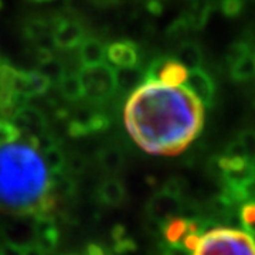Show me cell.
<instances>
[{
	"instance_id": "cell-1",
	"label": "cell",
	"mask_w": 255,
	"mask_h": 255,
	"mask_svg": "<svg viewBox=\"0 0 255 255\" xmlns=\"http://www.w3.org/2000/svg\"><path fill=\"white\" fill-rule=\"evenodd\" d=\"M128 133L150 155L176 156L200 136L204 105L186 87L145 81L124 110Z\"/></svg>"
},
{
	"instance_id": "cell-2",
	"label": "cell",
	"mask_w": 255,
	"mask_h": 255,
	"mask_svg": "<svg viewBox=\"0 0 255 255\" xmlns=\"http://www.w3.org/2000/svg\"><path fill=\"white\" fill-rule=\"evenodd\" d=\"M53 174L34 143L20 136L0 149V209L17 214L47 216Z\"/></svg>"
},
{
	"instance_id": "cell-3",
	"label": "cell",
	"mask_w": 255,
	"mask_h": 255,
	"mask_svg": "<svg viewBox=\"0 0 255 255\" xmlns=\"http://www.w3.org/2000/svg\"><path fill=\"white\" fill-rule=\"evenodd\" d=\"M193 255H255V240L236 228H214L206 231Z\"/></svg>"
},
{
	"instance_id": "cell-4",
	"label": "cell",
	"mask_w": 255,
	"mask_h": 255,
	"mask_svg": "<svg viewBox=\"0 0 255 255\" xmlns=\"http://www.w3.org/2000/svg\"><path fill=\"white\" fill-rule=\"evenodd\" d=\"M78 74L81 77L85 97L95 102L108 100L118 91L117 71L110 64L82 67Z\"/></svg>"
},
{
	"instance_id": "cell-5",
	"label": "cell",
	"mask_w": 255,
	"mask_h": 255,
	"mask_svg": "<svg viewBox=\"0 0 255 255\" xmlns=\"http://www.w3.org/2000/svg\"><path fill=\"white\" fill-rule=\"evenodd\" d=\"M189 77V70L173 58H156L145 71V81L159 82L167 87H183Z\"/></svg>"
},
{
	"instance_id": "cell-6",
	"label": "cell",
	"mask_w": 255,
	"mask_h": 255,
	"mask_svg": "<svg viewBox=\"0 0 255 255\" xmlns=\"http://www.w3.org/2000/svg\"><path fill=\"white\" fill-rule=\"evenodd\" d=\"M85 38V28L74 17H57L53 23L51 41L60 50H73L80 47Z\"/></svg>"
},
{
	"instance_id": "cell-7",
	"label": "cell",
	"mask_w": 255,
	"mask_h": 255,
	"mask_svg": "<svg viewBox=\"0 0 255 255\" xmlns=\"http://www.w3.org/2000/svg\"><path fill=\"white\" fill-rule=\"evenodd\" d=\"M11 124L17 128L20 135H26L30 140H36L38 137L47 135V121L43 112L34 107L24 105L18 111L11 121Z\"/></svg>"
},
{
	"instance_id": "cell-8",
	"label": "cell",
	"mask_w": 255,
	"mask_h": 255,
	"mask_svg": "<svg viewBox=\"0 0 255 255\" xmlns=\"http://www.w3.org/2000/svg\"><path fill=\"white\" fill-rule=\"evenodd\" d=\"M183 201L179 197H174L166 191L155 193L147 203V216L152 221L157 224H164L173 217H177V214L183 211Z\"/></svg>"
},
{
	"instance_id": "cell-9",
	"label": "cell",
	"mask_w": 255,
	"mask_h": 255,
	"mask_svg": "<svg viewBox=\"0 0 255 255\" xmlns=\"http://www.w3.org/2000/svg\"><path fill=\"white\" fill-rule=\"evenodd\" d=\"M186 87L190 92L194 94V97L200 101L204 107H211L214 102L216 97V85L213 78L210 77L207 71H204L203 68H196L189 71L187 81L183 85Z\"/></svg>"
},
{
	"instance_id": "cell-10",
	"label": "cell",
	"mask_w": 255,
	"mask_h": 255,
	"mask_svg": "<svg viewBox=\"0 0 255 255\" xmlns=\"http://www.w3.org/2000/svg\"><path fill=\"white\" fill-rule=\"evenodd\" d=\"M107 58L111 64L122 68H133L139 63V48L130 40L115 41L107 47Z\"/></svg>"
},
{
	"instance_id": "cell-11",
	"label": "cell",
	"mask_w": 255,
	"mask_h": 255,
	"mask_svg": "<svg viewBox=\"0 0 255 255\" xmlns=\"http://www.w3.org/2000/svg\"><path fill=\"white\" fill-rule=\"evenodd\" d=\"M108 125V119L100 112L90 110L78 111L70 125V132L73 135H84L94 130H101Z\"/></svg>"
},
{
	"instance_id": "cell-12",
	"label": "cell",
	"mask_w": 255,
	"mask_h": 255,
	"mask_svg": "<svg viewBox=\"0 0 255 255\" xmlns=\"http://www.w3.org/2000/svg\"><path fill=\"white\" fill-rule=\"evenodd\" d=\"M78 55L84 67L100 65L107 60V46L97 37H85L80 44Z\"/></svg>"
},
{
	"instance_id": "cell-13",
	"label": "cell",
	"mask_w": 255,
	"mask_h": 255,
	"mask_svg": "<svg viewBox=\"0 0 255 255\" xmlns=\"http://www.w3.org/2000/svg\"><path fill=\"white\" fill-rule=\"evenodd\" d=\"M125 186L118 179H107L97 189V197L107 206H119L125 200Z\"/></svg>"
},
{
	"instance_id": "cell-14",
	"label": "cell",
	"mask_w": 255,
	"mask_h": 255,
	"mask_svg": "<svg viewBox=\"0 0 255 255\" xmlns=\"http://www.w3.org/2000/svg\"><path fill=\"white\" fill-rule=\"evenodd\" d=\"M220 179H221V184L223 186L250 190L255 184V164L248 163L243 170L223 173Z\"/></svg>"
},
{
	"instance_id": "cell-15",
	"label": "cell",
	"mask_w": 255,
	"mask_h": 255,
	"mask_svg": "<svg viewBox=\"0 0 255 255\" xmlns=\"http://www.w3.org/2000/svg\"><path fill=\"white\" fill-rule=\"evenodd\" d=\"M145 82V71L137 65L133 68H122L117 71V84L118 90L124 92L136 91L137 88Z\"/></svg>"
},
{
	"instance_id": "cell-16",
	"label": "cell",
	"mask_w": 255,
	"mask_h": 255,
	"mask_svg": "<svg viewBox=\"0 0 255 255\" xmlns=\"http://www.w3.org/2000/svg\"><path fill=\"white\" fill-rule=\"evenodd\" d=\"M176 60L182 65H184L189 71L200 68L201 63H203V50L197 43L186 41L179 47Z\"/></svg>"
},
{
	"instance_id": "cell-17",
	"label": "cell",
	"mask_w": 255,
	"mask_h": 255,
	"mask_svg": "<svg viewBox=\"0 0 255 255\" xmlns=\"http://www.w3.org/2000/svg\"><path fill=\"white\" fill-rule=\"evenodd\" d=\"M189 220L183 217H173L162 224V233L167 246H180V241L187 234Z\"/></svg>"
},
{
	"instance_id": "cell-18",
	"label": "cell",
	"mask_w": 255,
	"mask_h": 255,
	"mask_svg": "<svg viewBox=\"0 0 255 255\" xmlns=\"http://www.w3.org/2000/svg\"><path fill=\"white\" fill-rule=\"evenodd\" d=\"M58 85H60V92L65 100L75 102L85 97L80 74H65L63 80L58 82Z\"/></svg>"
},
{
	"instance_id": "cell-19",
	"label": "cell",
	"mask_w": 255,
	"mask_h": 255,
	"mask_svg": "<svg viewBox=\"0 0 255 255\" xmlns=\"http://www.w3.org/2000/svg\"><path fill=\"white\" fill-rule=\"evenodd\" d=\"M53 23L54 18L48 20L44 17H34L30 18L27 21V24L24 26V33L26 36L33 40V41H38L43 40L47 36L51 37V31H53Z\"/></svg>"
},
{
	"instance_id": "cell-20",
	"label": "cell",
	"mask_w": 255,
	"mask_h": 255,
	"mask_svg": "<svg viewBox=\"0 0 255 255\" xmlns=\"http://www.w3.org/2000/svg\"><path fill=\"white\" fill-rule=\"evenodd\" d=\"M40 153L44 159L47 169L50 170V173L54 176H60V173L63 172L64 166H65V159H64L63 152L58 149L57 143L47 146L43 150H40Z\"/></svg>"
},
{
	"instance_id": "cell-21",
	"label": "cell",
	"mask_w": 255,
	"mask_h": 255,
	"mask_svg": "<svg viewBox=\"0 0 255 255\" xmlns=\"http://www.w3.org/2000/svg\"><path fill=\"white\" fill-rule=\"evenodd\" d=\"M100 163L105 170L115 173L124 166V155L117 147H105L100 152Z\"/></svg>"
},
{
	"instance_id": "cell-22",
	"label": "cell",
	"mask_w": 255,
	"mask_h": 255,
	"mask_svg": "<svg viewBox=\"0 0 255 255\" xmlns=\"http://www.w3.org/2000/svg\"><path fill=\"white\" fill-rule=\"evenodd\" d=\"M255 75V60L254 54L247 57L244 60L231 65V77L238 82L247 81Z\"/></svg>"
},
{
	"instance_id": "cell-23",
	"label": "cell",
	"mask_w": 255,
	"mask_h": 255,
	"mask_svg": "<svg viewBox=\"0 0 255 255\" xmlns=\"http://www.w3.org/2000/svg\"><path fill=\"white\" fill-rule=\"evenodd\" d=\"M37 71L43 74L51 84L53 82L58 84L64 78V75H65V68H64L63 63L58 61V60H55L54 57H51L50 60H47L46 63L40 64V67H38Z\"/></svg>"
},
{
	"instance_id": "cell-24",
	"label": "cell",
	"mask_w": 255,
	"mask_h": 255,
	"mask_svg": "<svg viewBox=\"0 0 255 255\" xmlns=\"http://www.w3.org/2000/svg\"><path fill=\"white\" fill-rule=\"evenodd\" d=\"M240 221L244 231L255 237V201H246L240 209Z\"/></svg>"
},
{
	"instance_id": "cell-25",
	"label": "cell",
	"mask_w": 255,
	"mask_h": 255,
	"mask_svg": "<svg viewBox=\"0 0 255 255\" xmlns=\"http://www.w3.org/2000/svg\"><path fill=\"white\" fill-rule=\"evenodd\" d=\"M248 163H251V162H248L247 157H241V156L221 155L217 157V166L221 170V173L243 170Z\"/></svg>"
},
{
	"instance_id": "cell-26",
	"label": "cell",
	"mask_w": 255,
	"mask_h": 255,
	"mask_svg": "<svg viewBox=\"0 0 255 255\" xmlns=\"http://www.w3.org/2000/svg\"><path fill=\"white\" fill-rule=\"evenodd\" d=\"M20 136H21L20 132L17 130V128L11 124V121L0 119V149L16 142L17 139H20Z\"/></svg>"
},
{
	"instance_id": "cell-27",
	"label": "cell",
	"mask_w": 255,
	"mask_h": 255,
	"mask_svg": "<svg viewBox=\"0 0 255 255\" xmlns=\"http://www.w3.org/2000/svg\"><path fill=\"white\" fill-rule=\"evenodd\" d=\"M238 142L241 143L248 162L255 164V130L247 129L238 135Z\"/></svg>"
},
{
	"instance_id": "cell-28",
	"label": "cell",
	"mask_w": 255,
	"mask_h": 255,
	"mask_svg": "<svg viewBox=\"0 0 255 255\" xmlns=\"http://www.w3.org/2000/svg\"><path fill=\"white\" fill-rule=\"evenodd\" d=\"M251 54H253V53H251L250 46H248L247 43L240 41V43H236V44H233V46L228 48L227 61L230 63V65H234L236 63L244 60L247 57H250Z\"/></svg>"
},
{
	"instance_id": "cell-29",
	"label": "cell",
	"mask_w": 255,
	"mask_h": 255,
	"mask_svg": "<svg viewBox=\"0 0 255 255\" xmlns=\"http://www.w3.org/2000/svg\"><path fill=\"white\" fill-rule=\"evenodd\" d=\"M186 184H187V182L184 179H182V177H173V179H170L169 182L164 184L163 191L172 194L174 197L182 199V193L186 189Z\"/></svg>"
},
{
	"instance_id": "cell-30",
	"label": "cell",
	"mask_w": 255,
	"mask_h": 255,
	"mask_svg": "<svg viewBox=\"0 0 255 255\" xmlns=\"http://www.w3.org/2000/svg\"><path fill=\"white\" fill-rule=\"evenodd\" d=\"M243 0H221L223 13L228 17H236L243 10Z\"/></svg>"
},
{
	"instance_id": "cell-31",
	"label": "cell",
	"mask_w": 255,
	"mask_h": 255,
	"mask_svg": "<svg viewBox=\"0 0 255 255\" xmlns=\"http://www.w3.org/2000/svg\"><path fill=\"white\" fill-rule=\"evenodd\" d=\"M200 234H186L182 240V247L183 250H186L187 253H194L197 250V247L200 244Z\"/></svg>"
},
{
	"instance_id": "cell-32",
	"label": "cell",
	"mask_w": 255,
	"mask_h": 255,
	"mask_svg": "<svg viewBox=\"0 0 255 255\" xmlns=\"http://www.w3.org/2000/svg\"><path fill=\"white\" fill-rule=\"evenodd\" d=\"M18 255H47V253L41 248L38 247L37 244H31V246L23 247L21 250L17 251Z\"/></svg>"
},
{
	"instance_id": "cell-33",
	"label": "cell",
	"mask_w": 255,
	"mask_h": 255,
	"mask_svg": "<svg viewBox=\"0 0 255 255\" xmlns=\"http://www.w3.org/2000/svg\"><path fill=\"white\" fill-rule=\"evenodd\" d=\"M146 7H147V10L152 14H155V16L162 14V11H163V6H162V3L159 0H149L147 4H146Z\"/></svg>"
},
{
	"instance_id": "cell-34",
	"label": "cell",
	"mask_w": 255,
	"mask_h": 255,
	"mask_svg": "<svg viewBox=\"0 0 255 255\" xmlns=\"http://www.w3.org/2000/svg\"><path fill=\"white\" fill-rule=\"evenodd\" d=\"M162 255H190V253L183 250L180 246H166Z\"/></svg>"
},
{
	"instance_id": "cell-35",
	"label": "cell",
	"mask_w": 255,
	"mask_h": 255,
	"mask_svg": "<svg viewBox=\"0 0 255 255\" xmlns=\"http://www.w3.org/2000/svg\"><path fill=\"white\" fill-rule=\"evenodd\" d=\"M84 255H107L105 254V251L98 246H90L87 248V253Z\"/></svg>"
},
{
	"instance_id": "cell-36",
	"label": "cell",
	"mask_w": 255,
	"mask_h": 255,
	"mask_svg": "<svg viewBox=\"0 0 255 255\" xmlns=\"http://www.w3.org/2000/svg\"><path fill=\"white\" fill-rule=\"evenodd\" d=\"M94 4L100 6V7H108V6H112V4H117L118 0H91Z\"/></svg>"
},
{
	"instance_id": "cell-37",
	"label": "cell",
	"mask_w": 255,
	"mask_h": 255,
	"mask_svg": "<svg viewBox=\"0 0 255 255\" xmlns=\"http://www.w3.org/2000/svg\"><path fill=\"white\" fill-rule=\"evenodd\" d=\"M6 61H4V60H3V58H1V57H0V73H1V70H3V67H4V65H6Z\"/></svg>"
},
{
	"instance_id": "cell-38",
	"label": "cell",
	"mask_w": 255,
	"mask_h": 255,
	"mask_svg": "<svg viewBox=\"0 0 255 255\" xmlns=\"http://www.w3.org/2000/svg\"><path fill=\"white\" fill-rule=\"evenodd\" d=\"M33 1H50V0H33Z\"/></svg>"
},
{
	"instance_id": "cell-39",
	"label": "cell",
	"mask_w": 255,
	"mask_h": 255,
	"mask_svg": "<svg viewBox=\"0 0 255 255\" xmlns=\"http://www.w3.org/2000/svg\"><path fill=\"white\" fill-rule=\"evenodd\" d=\"M1 6H3V3H1V0H0V9H1Z\"/></svg>"
},
{
	"instance_id": "cell-40",
	"label": "cell",
	"mask_w": 255,
	"mask_h": 255,
	"mask_svg": "<svg viewBox=\"0 0 255 255\" xmlns=\"http://www.w3.org/2000/svg\"><path fill=\"white\" fill-rule=\"evenodd\" d=\"M254 201H255V194H254Z\"/></svg>"
},
{
	"instance_id": "cell-41",
	"label": "cell",
	"mask_w": 255,
	"mask_h": 255,
	"mask_svg": "<svg viewBox=\"0 0 255 255\" xmlns=\"http://www.w3.org/2000/svg\"><path fill=\"white\" fill-rule=\"evenodd\" d=\"M254 60H255V54H254Z\"/></svg>"
}]
</instances>
